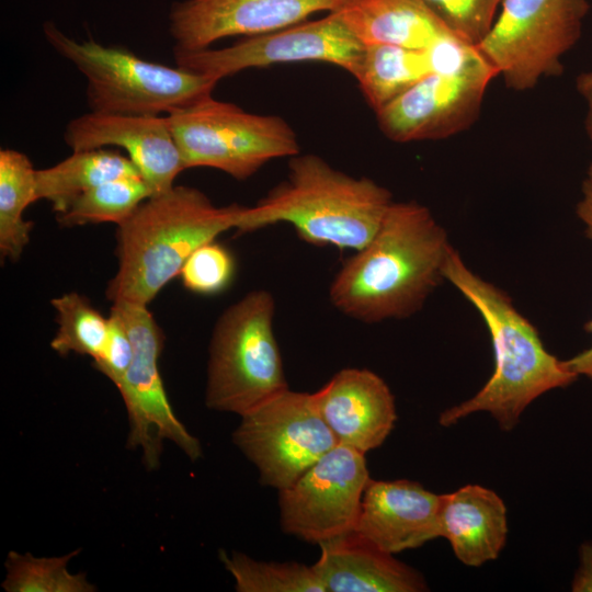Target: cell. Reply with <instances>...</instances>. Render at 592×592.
Instances as JSON below:
<instances>
[{
	"mask_svg": "<svg viewBox=\"0 0 592 592\" xmlns=\"http://www.w3.org/2000/svg\"><path fill=\"white\" fill-rule=\"evenodd\" d=\"M451 247L426 206L394 201L374 237L333 277L329 298L343 315L365 323L408 318L445 281Z\"/></svg>",
	"mask_w": 592,
	"mask_h": 592,
	"instance_id": "1",
	"label": "cell"
},
{
	"mask_svg": "<svg viewBox=\"0 0 592 592\" xmlns=\"http://www.w3.org/2000/svg\"><path fill=\"white\" fill-rule=\"evenodd\" d=\"M443 274L482 318L491 338L494 368L478 392L444 410L439 423L449 426L469 414L488 412L501 430L511 431L535 399L570 386L578 376L545 348L537 329L510 296L470 270L453 246Z\"/></svg>",
	"mask_w": 592,
	"mask_h": 592,
	"instance_id": "2",
	"label": "cell"
},
{
	"mask_svg": "<svg viewBox=\"0 0 592 592\" xmlns=\"http://www.w3.org/2000/svg\"><path fill=\"white\" fill-rule=\"evenodd\" d=\"M246 206H216L185 185L144 201L116 231L117 271L106 297L147 306L180 272L190 255L236 229Z\"/></svg>",
	"mask_w": 592,
	"mask_h": 592,
	"instance_id": "3",
	"label": "cell"
},
{
	"mask_svg": "<svg viewBox=\"0 0 592 592\" xmlns=\"http://www.w3.org/2000/svg\"><path fill=\"white\" fill-rule=\"evenodd\" d=\"M391 193L368 178H355L312 153L296 155L286 181L244 208L236 227L247 234L275 224H289L314 246L357 251L374 237Z\"/></svg>",
	"mask_w": 592,
	"mask_h": 592,
	"instance_id": "4",
	"label": "cell"
},
{
	"mask_svg": "<svg viewBox=\"0 0 592 592\" xmlns=\"http://www.w3.org/2000/svg\"><path fill=\"white\" fill-rule=\"evenodd\" d=\"M43 32L50 46L86 77L91 112L166 115L210 95L219 82L148 61L123 47L73 39L52 21L44 23Z\"/></svg>",
	"mask_w": 592,
	"mask_h": 592,
	"instance_id": "5",
	"label": "cell"
},
{
	"mask_svg": "<svg viewBox=\"0 0 592 592\" xmlns=\"http://www.w3.org/2000/svg\"><path fill=\"white\" fill-rule=\"evenodd\" d=\"M274 314L273 295L254 289L219 316L208 348L207 408L242 415L288 388Z\"/></svg>",
	"mask_w": 592,
	"mask_h": 592,
	"instance_id": "6",
	"label": "cell"
},
{
	"mask_svg": "<svg viewBox=\"0 0 592 592\" xmlns=\"http://www.w3.org/2000/svg\"><path fill=\"white\" fill-rule=\"evenodd\" d=\"M164 116L185 169L214 168L243 181L273 159L299 153L285 119L246 112L212 94Z\"/></svg>",
	"mask_w": 592,
	"mask_h": 592,
	"instance_id": "7",
	"label": "cell"
},
{
	"mask_svg": "<svg viewBox=\"0 0 592 592\" xmlns=\"http://www.w3.org/2000/svg\"><path fill=\"white\" fill-rule=\"evenodd\" d=\"M480 55L516 91L562 72V56L579 41L588 0H502Z\"/></svg>",
	"mask_w": 592,
	"mask_h": 592,
	"instance_id": "8",
	"label": "cell"
},
{
	"mask_svg": "<svg viewBox=\"0 0 592 592\" xmlns=\"http://www.w3.org/2000/svg\"><path fill=\"white\" fill-rule=\"evenodd\" d=\"M111 308L121 316L133 344L130 365L116 386L127 412L126 447L140 451L149 471L159 467L164 441L197 460L201 443L175 415L159 373L164 344L161 328L145 305L117 301Z\"/></svg>",
	"mask_w": 592,
	"mask_h": 592,
	"instance_id": "9",
	"label": "cell"
},
{
	"mask_svg": "<svg viewBox=\"0 0 592 592\" xmlns=\"http://www.w3.org/2000/svg\"><path fill=\"white\" fill-rule=\"evenodd\" d=\"M240 417L232 442L277 491L339 444L309 392L287 388Z\"/></svg>",
	"mask_w": 592,
	"mask_h": 592,
	"instance_id": "10",
	"label": "cell"
},
{
	"mask_svg": "<svg viewBox=\"0 0 592 592\" xmlns=\"http://www.w3.org/2000/svg\"><path fill=\"white\" fill-rule=\"evenodd\" d=\"M363 52L364 45L335 11L224 48L173 49L178 67L218 81L248 68L297 61L333 64L354 77Z\"/></svg>",
	"mask_w": 592,
	"mask_h": 592,
	"instance_id": "11",
	"label": "cell"
},
{
	"mask_svg": "<svg viewBox=\"0 0 592 592\" xmlns=\"http://www.w3.org/2000/svg\"><path fill=\"white\" fill-rule=\"evenodd\" d=\"M496 70L475 47L458 67L432 71L376 113L382 132L397 143L446 138L478 117Z\"/></svg>",
	"mask_w": 592,
	"mask_h": 592,
	"instance_id": "12",
	"label": "cell"
},
{
	"mask_svg": "<svg viewBox=\"0 0 592 592\" xmlns=\"http://www.w3.org/2000/svg\"><path fill=\"white\" fill-rule=\"evenodd\" d=\"M369 479L365 454L338 444L278 491L283 531L318 545L354 531Z\"/></svg>",
	"mask_w": 592,
	"mask_h": 592,
	"instance_id": "13",
	"label": "cell"
},
{
	"mask_svg": "<svg viewBox=\"0 0 592 592\" xmlns=\"http://www.w3.org/2000/svg\"><path fill=\"white\" fill-rule=\"evenodd\" d=\"M346 0H184L171 5L169 32L179 50H200L228 36L275 32Z\"/></svg>",
	"mask_w": 592,
	"mask_h": 592,
	"instance_id": "14",
	"label": "cell"
},
{
	"mask_svg": "<svg viewBox=\"0 0 592 592\" xmlns=\"http://www.w3.org/2000/svg\"><path fill=\"white\" fill-rule=\"evenodd\" d=\"M64 140L72 151L107 146L124 149L152 195L172 189L175 178L185 170L164 115H118L90 111L67 124Z\"/></svg>",
	"mask_w": 592,
	"mask_h": 592,
	"instance_id": "15",
	"label": "cell"
},
{
	"mask_svg": "<svg viewBox=\"0 0 592 592\" xmlns=\"http://www.w3.org/2000/svg\"><path fill=\"white\" fill-rule=\"evenodd\" d=\"M312 395L338 443L364 454L379 447L395 426L394 395L367 368H343Z\"/></svg>",
	"mask_w": 592,
	"mask_h": 592,
	"instance_id": "16",
	"label": "cell"
},
{
	"mask_svg": "<svg viewBox=\"0 0 592 592\" xmlns=\"http://www.w3.org/2000/svg\"><path fill=\"white\" fill-rule=\"evenodd\" d=\"M442 494L410 480L369 479L354 531L391 555L440 537Z\"/></svg>",
	"mask_w": 592,
	"mask_h": 592,
	"instance_id": "17",
	"label": "cell"
},
{
	"mask_svg": "<svg viewBox=\"0 0 592 592\" xmlns=\"http://www.w3.org/2000/svg\"><path fill=\"white\" fill-rule=\"evenodd\" d=\"M314 566L327 592H420L421 573L397 560L357 532L319 544Z\"/></svg>",
	"mask_w": 592,
	"mask_h": 592,
	"instance_id": "18",
	"label": "cell"
},
{
	"mask_svg": "<svg viewBox=\"0 0 592 592\" xmlns=\"http://www.w3.org/2000/svg\"><path fill=\"white\" fill-rule=\"evenodd\" d=\"M439 526L440 537L449 543L460 562L480 567L497 559L505 545L506 508L493 490L466 485L442 494Z\"/></svg>",
	"mask_w": 592,
	"mask_h": 592,
	"instance_id": "19",
	"label": "cell"
},
{
	"mask_svg": "<svg viewBox=\"0 0 592 592\" xmlns=\"http://www.w3.org/2000/svg\"><path fill=\"white\" fill-rule=\"evenodd\" d=\"M335 12L363 45L429 49L456 37L421 0H346Z\"/></svg>",
	"mask_w": 592,
	"mask_h": 592,
	"instance_id": "20",
	"label": "cell"
},
{
	"mask_svg": "<svg viewBox=\"0 0 592 592\" xmlns=\"http://www.w3.org/2000/svg\"><path fill=\"white\" fill-rule=\"evenodd\" d=\"M130 174L140 173L128 157L117 151L105 148L72 151L57 164L36 170L37 200L49 202L58 215L84 192Z\"/></svg>",
	"mask_w": 592,
	"mask_h": 592,
	"instance_id": "21",
	"label": "cell"
},
{
	"mask_svg": "<svg viewBox=\"0 0 592 592\" xmlns=\"http://www.w3.org/2000/svg\"><path fill=\"white\" fill-rule=\"evenodd\" d=\"M432 71L429 49L374 44L364 45L354 78L377 113Z\"/></svg>",
	"mask_w": 592,
	"mask_h": 592,
	"instance_id": "22",
	"label": "cell"
},
{
	"mask_svg": "<svg viewBox=\"0 0 592 592\" xmlns=\"http://www.w3.org/2000/svg\"><path fill=\"white\" fill-rule=\"evenodd\" d=\"M37 201L36 169L29 157L14 149L0 150V254L18 261L30 242L33 223L24 219L26 207Z\"/></svg>",
	"mask_w": 592,
	"mask_h": 592,
	"instance_id": "23",
	"label": "cell"
},
{
	"mask_svg": "<svg viewBox=\"0 0 592 592\" xmlns=\"http://www.w3.org/2000/svg\"><path fill=\"white\" fill-rule=\"evenodd\" d=\"M150 196L152 191L140 174L123 175L84 192L64 213L56 215V219L62 227L119 225Z\"/></svg>",
	"mask_w": 592,
	"mask_h": 592,
	"instance_id": "24",
	"label": "cell"
},
{
	"mask_svg": "<svg viewBox=\"0 0 592 592\" xmlns=\"http://www.w3.org/2000/svg\"><path fill=\"white\" fill-rule=\"evenodd\" d=\"M80 549L58 557H35L30 553L9 551L5 576L1 583L5 592H94L96 587L84 572L69 570Z\"/></svg>",
	"mask_w": 592,
	"mask_h": 592,
	"instance_id": "25",
	"label": "cell"
},
{
	"mask_svg": "<svg viewBox=\"0 0 592 592\" xmlns=\"http://www.w3.org/2000/svg\"><path fill=\"white\" fill-rule=\"evenodd\" d=\"M238 592H327L314 566L259 561L242 553H219Z\"/></svg>",
	"mask_w": 592,
	"mask_h": 592,
	"instance_id": "26",
	"label": "cell"
},
{
	"mask_svg": "<svg viewBox=\"0 0 592 592\" xmlns=\"http://www.w3.org/2000/svg\"><path fill=\"white\" fill-rule=\"evenodd\" d=\"M50 304L58 325L50 348L60 356L76 353L96 360L107 337L109 318L102 316L86 296L76 292L55 297Z\"/></svg>",
	"mask_w": 592,
	"mask_h": 592,
	"instance_id": "27",
	"label": "cell"
},
{
	"mask_svg": "<svg viewBox=\"0 0 592 592\" xmlns=\"http://www.w3.org/2000/svg\"><path fill=\"white\" fill-rule=\"evenodd\" d=\"M236 262L232 253L215 240L195 250L184 263L180 277L183 286L200 295H216L232 282Z\"/></svg>",
	"mask_w": 592,
	"mask_h": 592,
	"instance_id": "28",
	"label": "cell"
},
{
	"mask_svg": "<svg viewBox=\"0 0 592 592\" xmlns=\"http://www.w3.org/2000/svg\"><path fill=\"white\" fill-rule=\"evenodd\" d=\"M460 41L477 46L488 34L502 0H421Z\"/></svg>",
	"mask_w": 592,
	"mask_h": 592,
	"instance_id": "29",
	"label": "cell"
},
{
	"mask_svg": "<svg viewBox=\"0 0 592 592\" xmlns=\"http://www.w3.org/2000/svg\"><path fill=\"white\" fill-rule=\"evenodd\" d=\"M133 358V344L121 316L111 308L107 337L93 367L115 386L119 384Z\"/></svg>",
	"mask_w": 592,
	"mask_h": 592,
	"instance_id": "30",
	"label": "cell"
},
{
	"mask_svg": "<svg viewBox=\"0 0 592 592\" xmlns=\"http://www.w3.org/2000/svg\"><path fill=\"white\" fill-rule=\"evenodd\" d=\"M573 592H592V540L581 544L579 566L571 582Z\"/></svg>",
	"mask_w": 592,
	"mask_h": 592,
	"instance_id": "31",
	"label": "cell"
},
{
	"mask_svg": "<svg viewBox=\"0 0 592 592\" xmlns=\"http://www.w3.org/2000/svg\"><path fill=\"white\" fill-rule=\"evenodd\" d=\"M584 330L592 334V317L585 322ZM563 361L567 367L578 377L584 376L592 383V345Z\"/></svg>",
	"mask_w": 592,
	"mask_h": 592,
	"instance_id": "32",
	"label": "cell"
},
{
	"mask_svg": "<svg viewBox=\"0 0 592 592\" xmlns=\"http://www.w3.org/2000/svg\"><path fill=\"white\" fill-rule=\"evenodd\" d=\"M582 195L577 205V215L584 225L585 235L592 240V179L587 178L582 184Z\"/></svg>",
	"mask_w": 592,
	"mask_h": 592,
	"instance_id": "33",
	"label": "cell"
},
{
	"mask_svg": "<svg viewBox=\"0 0 592 592\" xmlns=\"http://www.w3.org/2000/svg\"><path fill=\"white\" fill-rule=\"evenodd\" d=\"M576 87L587 103L585 130L592 141V71L579 75L576 80Z\"/></svg>",
	"mask_w": 592,
	"mask_h": 592,
	"instance_id": "34",
	"label": "cell"
},
{
	"mask_svg": "<svg viewBox=\"0 0 592 592\" xmlns=\"http://www.w3.org/2000/svg\"><path fill=\"white\" fill-rule=\"evenodd\" d=\"M588 178L592 179V163L590 164L588 169Z\"/></svg>",
	"mask_w": 592,
	"mask_h": 592,
	"instance_id": "35",
	"label": "cell"
}]
</instances>
